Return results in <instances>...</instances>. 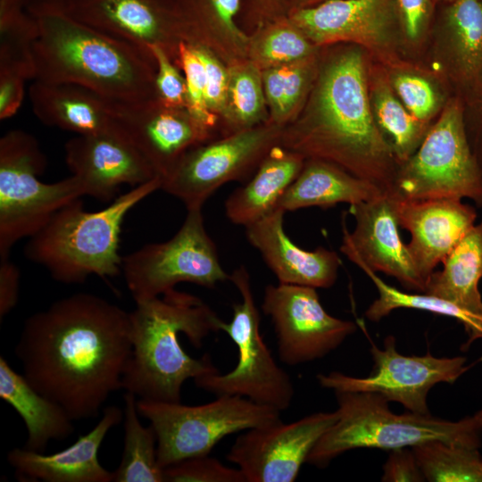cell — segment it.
Masks as SVG:
<instances>
[{
	"mask_svg": "<svg viewBox=\"0 0 482 482\" xmlns=\"http://www.w3.org/2000/svg\"><path fill=\"white\" fill-rule=\"evenodd\" d=\"M131 353L129 312L89 293L30 315L14 348L24 378L73 420L97 417L122 389Z\"/></svg>",
	"mask_w": 482,
	"mask_h": 482,
	"instance_id": "6da1fadb",
	"label": "cell"
},
{
	"mask_svg": "<svg viewBox=\"0 0 482 482\" xmlns=\"http://www.w3.org/2000/svg\"><path fill=\"white\" fill-rule=\"evenodd\" d=\"M301 155L331 162L390 194L399 162L372 113L366 62L351 49L325 68L313 112L286 138Z\"/></svg>",
	"mask_w": 482,
	"mask_h": 482,
	"instance_id": "7a4b0ae2",
	"label": "cell"
},
{
	"mask_svg": "<svg viewBox=\"0 0 482 482\" xmlns=\"http://www.w3.org/2000/svg\"><path fill=\"white\" fill-rule=\"evenodd\" d=\"M28 11L38 25L33 80L76 84L115 101L156 100L149 49L75 20L58 0H31Z\"/></svg>",
	"mask_w": 482,
	"mask_h": 482,
	"instance_id": "3957f363",
	"label": "cell"
},
{
	"mask_svg": "<svg viewBox=\"0 0 482 482\" xmlns=\"http://www.w3.org/2000/svg\"><path fill=\"white\" fill-rule=\"evenodd\" d=\"M132 353L122 378V389L137 399L181 403L182 386L189 378L219 372L209 354L188 355L179 335L196 348L222 320L202 299L175 288L136 302L129 312Z\"/></svg>",
	"mask_w": 482,
	"mask_h": 482,
	"instance_id": "277c9868",
	"label": "cell"
},
{
	"mask_svg": "<svg viewBox=\"0 0 482 482\" xmlns=\"http://www.w3.org/2000/svg\"><path fill=\"white\" fill-rule=\"evenodd\" d=\"M157 177L118 195L105 208L86 211L80 198L57 211L33 236L25 256L44 266L64 284L83 283L89 275L114 278L121 272L119 253L121 225L140 201L161 189Z\"/></svg>",
	"mask_w": 482,
	"mask_h": 482,
	"instance_id": "5b68a950",
	"label": "cell"
},
{
	"mask_svg": "<svg viewBox=\"0 0 482 482\" xmlns=\"http://www.w3.org/2000/svg\"><path fill=\"white\" fill-rule=\"evenodd\" d=\"M337 421L319 439L306 462L320 468L357 448L394 450L433 441L479 449L482 429L475 416L458 421L428 414L390 411L388 401L370 392H335Z\"/></svg>",
	"mask_w": 482,
	"mask_h": 482,
	"instance_id": "8992f818",
	"label": "cell"
},
{
	"mask_svg": "<svg viewBox=\"0 0 482 482\" xmlns=\"http://www.w3.org/2000/svg\"><path fill=\"white\" fill-rule=\"evenodd\" d=\"M46 157L37 139L21 129L0 139V257L9 256L15 243L30 237L64 205L81 198L84 190L73 175L44 183L38 175Z\"/></svg>",
	"mask_w": 482,
	"mask_h": 482,
	"instance_id": "52a82bcc",
	"label": "cell"
},
{
	"mask_svg": "<svg viewBox=\"0 0 482 482\" xmlns=\"http://www.w3.org/2000/svg\"><path fill=\"white\" fill-rule=\"evenodd\" d=\"M391 195L400 199H471L482 207V171L471 151L464 103L452 97L417 150L399 164Z\"/></svg>",
	"mask_w": 482,
	"mask_h": 482,
	"instance_id": "ba28073f",
	"label": "cell"
},
{
	"mask_svg": "<svg viewBox=\"0 0 482 482\" xmlns=\"http://www.w3.org/2000/svg\"><path fill=\"white\" fill-rule=\"evenodd\" d=\"M205 404L137 399L139 415L150 421L157 438V460L165 468L208 455L225 436L280 420V411L238 395H220Z\"/></svg>",
	"mask_w": 482,
	"mask_h": 482,
	"instance_id": "9c48e42d",
	"label": "cell"
},
{
	"mask_svg": "<svg viewBox=\"0 0 482 482\" xmlns=\"http://www.w3.org/2000/svg\"><path fill=\"white\" fill-rule=\"evenodd\" d=\"M229 280L242 301L234 303L230 322L220 321L238 351L236 367L226 374L220 371L194 379L195 385L215 396L238 395L279 411L290 407L294 386L289 375L279 367L260 333V312L251 287L248 270L240 266Z\"/></svg>",
	"mask_w": 482,
	"mask_h": 482,
	"instance_id": "30bf717a",
	"label": "cell"
},
{
	"mask_svg": "<svg viewBox=\"0 0 482 482\" xmlns=\"http://www.w3.org/2000/svg\"><path fill=\"white\" fill-rule=\"evenodd\" d=\"M121 272L135 302L160 296L180 282L212 288L230 277L206 231L202 208L187 209L170 239L145 245L123 257Z\"/></svg>",
	"mask_w": 482,
	"mask_h": 482,
	"instance_id": "8fae6325",
	"label": "cell"
},
{
	"mask_svg": "<svg viewBox=\"0 0 482 482\" xmlns=\"http://www.w3.org/2000/svg\"><path fill=\"white\" fill-rule=\"evenodd\" d=\"M374 360L371 374L354 378L341 372L319 374L320 386L335 392H370L382 395L388 402L400 403L409 411L428 414L427 397L429 390L441 382L454 383L470 366L462 356L436 357L403 355L397 352L395 339L388 336L383 348L370 347Z\"/></svg>",
	"mask_w": 482,
	"mask_h": 482,
	"instance_id": "7c38bea8",
	"label": "cell"
},
{
	"mask_svg": "<svg viewBox=\"0 0 482 482\" xmlns=\"http://www.w3.org/2000/svg\"><path fill=\"white\" fill-rule=\"evenodd\" d=\"M262 309L273 323L279 359L290 366L324 357L357 329L328 314L312 287L268 285Z\"/></svg>",
	"mask_w": 482,
	"mask_h": 482,
	"instance_id": "4fadbf2b",
	"label": "cell"
},
{
	"mask_svg": "<svg viewBox=\"0 0 482 482\" xmlns=\"http://www.w3.org/2000/svg\"><path fill=\"white\" fill-rule=\"evenodd\" d=\"M337 411L316 412L291 423L280 420L247 429L227 459L246 482H293L319 439L337 421Z\"/></svg>",
	"mask_w": 482,
	"mask_h": 482,
	"instance_id": "5bb4252c",
	"label": "cell"
},
{
	"mask_svg": "<svg viewBox=\"0 0 482 482\" xmlns=\"http://www.w3.org/2000/svg\"><path fill=\"white\" fill-rule=\"evenodd\" d=\"M275 138L270 129H246L225 139L189 149L162 180L161 189L184 203L202 208L224 183L239 179Z\"/></svg>",
	"mask_w": 482,
	"mask_h": 482,
	"instance_id": "9a60e30c",
	"label": "cell"
},
{
	"mask_svg": "<svg viewBox=\"0 0 482 482\" xmlns=\"http://www.w3.org/2000/svg\"><path fill=\"white\" fill-rule=\"evenodd\" d=\"M396 18L395 0H328L299 10L293 21L316 44L353 42L390 62L399 39Z\"/></svg>",
	"mask_w": 482,
	"mask_h": 482,
	"instance_id": "2e32d148",
	"label": "cell"
},
{
	"mask_svg": "<svg viewBox=\"0 0 482 482\" xmlns=\"http://www.w3.org/2000/svg\"><path fill=\"white\" fill-rule=\"evenodd\" d=\"M349 212L355 226L349 232L344 225L341 252L355 265L394 277L407 290L424 293L426 281L401 238L392 195L352 204Z\"/></svg>",
	"mask_w": 482,
	"mask_h": 482,
	"instance_id": "e0dca14e",
	"label": "cell"
},
{
	"mask_svg": "<svg viewBox=\"0 0 482 482\" xmlns=\"http://www.w3.org/2000/svg\"><path fill=\"white\" fill-rule=\"evenodd\" d=\"M117 129L132 143L162 179L182 156L206 137L208 129L187 111L157 100L124 102L109 99Z\"/></svg>",
	"mask_w": 482,
	"mask_h": 482,
	"instance_id": "ac0fdd59",
	"label": "cell"
},
{
	"mask_svg": "<svg viewBox=\"0 0 482 482\" xmlns=\"http://www.w3.org/2000/svg\"><path fill=\"white\" fill-rule=\"evenodd\" d=\"M65 162L82 185L84 195L113 201L122 185L132 187L157 177L154 168L117 129L94 135H77L64 146Z\"/></svg>",
	"mask_w": 482,
	"mask_h": 482,
	"instance_id": "d6986e66",
	"label": "cell"
},
{
	"mask_svg": "<svg viewBox=\"0 0 482 482\" xmlns=\"http://www.w3.org/2000/svg\"><path fill=\"white\" fill-rule=\"evenodd\" d=\"M392 197L399 226L411 234L408 250L427 284L437 264L475 225L476 209L461 199Z\"/></svg>",
	"mask_w": 482,
	"mask_h": 482,
	"instance_id": "ffe728a7",
	"label": "cell"
},
{
	"mask_svg": "<svg viewBox=\"0 0 482 482\" xmlns=\"http://www.w3.org/2000/svg\"><path fill=\"white\" fill-rule=\"evenodd\" d=\"M122 420L121 409L107 406L96 427L69 447L52 454L13 448L7 461L22 482H112V471L100 463L98 452L107 433Z\"/></svg>",
	"mask_w": 482,
	"mask_h": 482,
	"instance_id": "44dd1931",
	"label": "cell"
},
{
	"mask_svg": "<svg viewBox=\"0 0 482 482\" xmlns=\"http://www.w3.org/2000/svg\"><path fill=\"white\" fill-rule=\"evenodd\" d=\"M280 208L245 227L249 243L281 284L328 288L337 278L340 259L337 253L319 246L306 251L295 245L284 230Z\"/></svg>",
	"mask_w": 482,
	"mask_h": 482,
	"instance_id": "7402d4cb",
	"label": "cell"
},
{
	"mask_svg": "<svg viewBox=\"0 0 482 482\" xmlns=\"http://www.w3.org/2000/svg\"><path fill=\"white\" fill-rule=\"evenodd\" d=\"M75 20L148 49L161 46L171 56L179 44L169 14L157 0H58Z\"/></svg>",
	"mask_w": 482,
	"mask_h": 482,
	"instance_id": "603a6c76",
	"label": "cell"
},
{
	"mask_svg": "<svg viewBox=\"0 0 482 482\" xmlns=\"http://www.w3.org/2000/svg\"><path fill=\"white\" fill-rule=\"evenodd\" d=\"M439 63L464 104L482 96V0H453L437 38Z\"/></svg>",
	"mask_w": 482,
	"mask_h": 482,
	"instance_id": "cb8c5ba5",
	"label": "cell"
},
{
	"mask_svg": "<svg viewBox=\"0 0 482 482\" xmlns=\"http://www.w3.org/2000/svg\"><path fill=\"white\" fill-rule=\"evenodd\" d=\"M29 99L34 114L47 126L77 135L117 129L109 99L85 87L33 80Z\"/></svg>",
	"mask_w": 482,
	"mask_h": 482,
	"instance_id": "d4e9b609",
	"label": "cell"
},
{
	"mask_svg": "<svg viewBox=\"0 0 482 482\" xmlns=\"http://www.w3.org/2000/svg\"><path fill=\"white\" fill-rule=\"evenodd\" d=\"M384 194L378 187L358 178L331 162L312 158L281 196L277 207L284 212L307 207L350 205Z\"/></svg>",
	"mask_w": 482,
	"mask_h": 482,
	"instance_id": "484cf974",
	"label": "cell"
},
{
	"mask_svg": "<svg viewBox=\"0 0 482 482\" xmlns=\"http://www.w3.org/2000/svg\"><path fill=\"white\" fill-rule=\"evenodd\" d=\"M0 397L21 417L28 437L24 448L44 453L51 440H64L75 431L66 410L40 394L0 357Z\"/></svg>",
	"mask_w": 482,
	"mask_h": 482,
	"instance_id": "4316f807",
	"label": "cell"
},
{
	"mask_svg": "<svg viewBox=\"0 0 482 482\" xmlns=\"http://www.w3.org/2000/svg\"><path fill=\"white\" fill-rule=\"evenodd\" d=\"M303 165L301 154L272 150L254 177L245 186L233 191L226 200L228 219L246 227L274 211Z\"/></svg>",
	"mask_w": 482,
	"mask_h": 482,
	"instance_id": "83f0119b",
	"label": "cell"
},
{
	"mask_svg": "<svg viewBox=\"0 0 482 482\" xmlns=\"http://www.w3.org/2000/svg\"><path fill=\"white\" fill-rule=\"evenodd\" d=\"M428 278L425 294L482 314L478 284L482 278V221L474 225Z\"/></svg>",
	"mask_w": 482,
	"mask_h": 482,
	"instance_id": "f1b7e54d",
	"label": "cell"
},
{
	"mask_svg": "<svg viewBox=\"0 0 482 482\" xmlns=\"http://www.w3.org/2000/svg\"><path fill=\"white\" fill-rule=\"evenodd\" d=\"M369 94L375 120L401 164L417 150L430 127L406 109L386 76L373 77Z\"/></svg>",
	"mask_w": 482,
	"mask_h": 482,
	"instance_id": "f546056e",
	"label": "cell"
},
{
	"mask_svg": "<svg viewBox=\"0 0 482 482\" xmlns=\"http://www.w3.org/2000/svg\"><path fill=\"white\" fill-rule=\"evenodd\" d=\"M373 282L378 297L369 306L365 316L371 321H379L392 311L400 308L415 309L453 318L460 321L469 337L467 346L482 339V314H478L448 300L425 293H405L389 286L376 272L363 264L357 265Z\"/></svg>",
	"mask_w": 482,
	"mask_h": 482,
	"instance_id": "4dcf8cb0",
	"label": "cell"
},
{
	"mask_svg": "<svg viewBox=\"0 0 482 482\" xmlns=\"http://www.w3.org/2000/svg\"><path fill=\"white\" fill-rule=\"evenodd\" d=\"M124 399V447L112 482H164L163 469L157 460V438L154 428L139 420L137 397L130 392Z\"/></svg>",
	"mask_w": 482,
	"mask_h": 482,
	"instance_id": "1f68e13d",
	"label": "cell"
},
{
	"mask_svg": "<svg viewBox=\"0 0 482 482\" xmlns=\"http://www.w3.org/2000/svg\"><path fill=\"white\" fill-rule=\"evenodd\" d=\"M31 0H0V67L25 70L34 76L32 46L38 36L28 11Z\"/></svg>",
	"mask_w": 482,
	"mask_h": 482,
	"instance_id": "d6a6232c",
	"label": "cell"
},
{
	"mask_svg": "<svg viewBox=\"0 0 482 482\" xmlns=\"http://www.w3.org/2000/svg\"><path fill=\"white\" fill-rule=\"evenodd\" d=\"M426 480L431 482H482V456L478 449L433 441L411 447Z\"/></svg>",
	"mask_w": 482,
	"mask_h": 482,
	"instance_id": "836d02e7",
	"label": "cell"
},
{
	"mask_svg": "<svg viewBox=\"0 0 482 482\" xmlns=\"http://www.w3.org/2000/svg\"><path fill=\"white\" fill-rule=\"evenodd\" d=\"M178 59L187 86V111L203 127L213 126L216 117L206 104L204 68L193 43L181 41Z\"/></svg>",
	"mask_w": 482,
	"mask_h": 482,
	"instance_id": "e575fe53",
	"label": "cell"
},
{
	"mask_svg": "<svg viewBox=\"0 0 482 482\" xmlns=\"http://www.w3.org/2000/svg\"><path fill=\"white\" fill-rule=\"evenodd\" d=\"M390 84L406 109L420 121L428 124L439 107V96L425 77L408 71L391 74Z\"/></svg>",
	"mask_w": 482,
	"mask_h": 482,
	"instance_id": "d590c367",
	"label": "cell"
},
{
	"mask_svg": "<svg viewBox=\"0 0 482 482\" xmlns=\"http://www.w3.org/2000/svg\"><path fill=\"white\" fill-rule=\"evenodd\" d=\"M263 81L274 115L282 118L299 100L306 82V72L298 65L278 66L264 73Z\"/></svg>",
	"mask_w": 482,
	"mask_h": 482,
	"instance_id": "8d00e7d4",
	"label": "cell"
},
{
	"mask_svg": "<svg viewBox=\"0 0 482 482\" xmlns=\"http://www.w3.org/2000/svg\"><path fill=\"white\" fill-rule=\"evenodd\" d=\"M164 482H246L239 469L208 455L182 460L163 468Z\"/></svg>",
	"mask_w": 482,
	"mask_h": 482,
	"instance_id": "74e56055",
	"label": "cell"
},
{
	"mask_svg": "<svg viewBox=\"0 0 482 482\" xmlns=\"http://www.w3.org/2000/svg\"><path fill=\"white\" fill-rule=\"evenodd\" d=\"M229 93L239 123H252L261 117L263 96L259 77L253 70L245 68L236 71L229 81Z\"/></svg>",
	"mask_w": 482,
	"mask_h": 482,
	"instance_id": "f35d334b",
	"label": "cell"
},
{
	"mask_svg": "<svg viewBox=\"0 0 482 482\" xmlns=\"http://www.w3.org/2000/svg\"><path fill=\"white\" fill-rule=\"evenodd\" d=\"M155 63L156 100L170 108H187V86L170 54L161 46L148 47Z\"/></svg>",
	"mask_w": 482,
	"mask_h": 482,
	"instance_id": "ab89813d",
	"label": "cell"
},
{
	"mask_svg": "<svg viewBox=\"0 0 482 482\" xmlns=\"http://www.w3.org/2000/svg\"><path fill=\"white\" fill-rule=\"evenodd\" d=\"M312 48L298 31L278 29L270 33L259 49L261 57L272 63H286L306 58Z\"/></svg>",
	"mask_w": 482,
	"mask_h": 482,
	"instance_id": "60d3db41",
	"label": "cell"
},
{
	"mask_svg": "<svg viewBox=\"0 0 482 482\" xmlns=\"http://www.w3.org/2000/svg\"><path fill=\"white\" fill-rule=\"evenodd\" d=\"M399 29L411 45L420 44L428 29L430 0H395Z\"/></svg>",
	"mask_w": 482,
	"mask_h": 482,
	"instance_id": "b9f144b4",
	"label": "cell"
},
{
	"mask_svg": "<svg viewBox=\"0 0 482 482\" xmlns=\"http://www.w3.org/2000/svg\"><path fill=\"white\" fill-rule=\"evenodd\" d=\"M194 46L204 68L207 107L211 112L218 110L224 105L229 80L223 67L206 48L201 45Z\"/></svg>",
	"mask_w": 482,
	"mask_h": 482,
	"instance_id": "7bdbcfd3",
	"label": "cell"
},
{
	"mask_svg": "<svg viewBox=\"0 0 482 482\" xmlns=\"http://www.w3.org/2000/svg\"><path fill=\"white\" fill-rule=\"evenodd\" d=\"M381 478L385 482H420L426 480L411 447L391 450L389 457L383 467Z\"/></svg>",
	"mask_w": 482,
	"mask_h": 482,
	"instance_id": "ee69618b",
	"label": "cell"
},
{
	"mask_svg": "<svg viewBox=\"0 0 482 482\" xmlns=\"http://www.w3.org/2000/svg\"><path fill=\"white\" fill-rule=\"evenodd\" d=\"M29 77L17 70L0 69V120L12 117L22 104Z\"/></svg>",
	"mask_w": 482,
	"mask_h": 482,
	"instance_id": "f6af8a7d",
	"label": "cell"
},
{
	"mask_svg": "<svg viewBox=\"0 0 482 482\" xmlns=\"http://www.w3.org/2000/svg\"><path fill=\"white\" fill-rule=\"evenodd\" d=\"M20 270L7 257H0V320L16 306L20 294Z\"/></svg>",
	"mask_w": 482,
	"mask_h": 482,
	"instance_id": "bcb514c9",
	"label": "cell"
},
{
	"mask_svg": "<svg viewBox=\"0 0 482 482\" xmlns=\"http://www.w3.org/2000/svg\"><path fill=\"white\" fill-rule=\"evenodd\" d=\"M464 121L471 151L482 171V96L464 104Z\"/></svg>",
	"mask_w": 482,
	"mask_h": 482,
	"instance_id": "7dc6e473",
	"label": "cell"
},
{
	"mask_svg": "<svg viewBox=\"0 0 482 482\" xmlns=\"http://www.w3.org/2000/svg\"><path fill=\"white\" fill-rule=\"evenodd\" d=\"M214 11L222 24L233 34L239 35L233 19L238 11L240 0H212Z\"/></svg>",
	"mask_w": 482,
	"mask_h": 482,
	"instance_id": "c3c4849f",
	"label": "cell"
},
{
	"mask_svg": "<svg viewBox=\"0 0 482 482\" xmlns=\"http://www.w3.org/2000/svg\"><path fill=\"white\" fill-rule=\"evenodd\" d=\"M474 416L477 419V420L478 421V423H479V425L481 427V429H482V410L478 411Z\"/></svg>",
	"mask_w": 482,
	"mask_h": 482,
	"instance_id": "681fc988",
	"label": "cell"
},
{
	"mask_svg": "<svg viewBox=\"0 0 482 482\" xmlns=\"http://www.w3.org/2000/svg\"><path fill=\"white\" fill-rule=\"evenodd\" d=\"M443 1H447V2H449V3H450V2H452V1H453V0H443Z\"/></svg>",
	"mask_w": 482,
	"mask_h": 482,
	"instance_id": "f907efd6",
	"label": "cell"
}]
</instances>
